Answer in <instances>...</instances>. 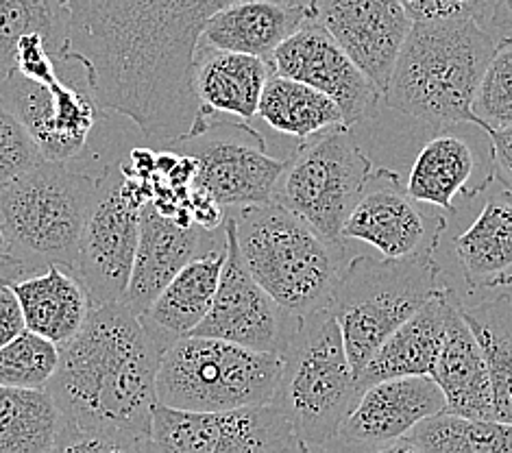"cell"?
Listing matches in <instances>:
<instances>
[{
    "label": "cell",
    "mask_w": 512,
    "mask_h": 453,
    "mask_svg": "<svg viewBox=\"0 0 512 453\" xmlns=\"http://www.w3.org/2000/svg\"><path fill=\"white\" fill-rule=\"evenodd\" d=\"M430 377L443 390L445 412L465 419L495 421L491 375L478 340L460 314V301L454 292L447 305L443 347Z\"/></svg>",
    "instance_id": "obj_22"
},
{
    "label": "cell",
    "mask_w": 512,
    "mask_h": 453,
    "mask_svg": "<svg viewBox=\"0 0 512 453\" xmlns=\"http://www.w3.org/2000/svg\"><path fill=\"white\" fill-rule=\"evenodd\" d=\"M22 305L27 329L53 345H64L75 338L94 308L90 292L64 266H46L11 284Z\"/></svg>",
    "instance_id": "obj_23"
},
{
    "label": "cell",
    "mask_w": 512,
    "mask_h": 453,
    "mask_svg": "<svg viewBox=\"0 0 512 453\" xmlns=\"http://www.w3.org/2000/svg\"><path fill=\"white\" fill-rule=\"evenodd\" d=\"M271 66L277 75L327 94L340 107L349 129L375 116L382 99L375 83L316 20L303 24L277 48Z\"/></svg>",
    "instance_id": "obj_16"
},
{
    "label": "cell",
    "mask_w": 512,
    "mask_h": 453,
    "mask_svg": "<svg viewBox=\"0 0 512 453\" xmlns=\"http://www.w3.org/2000/svg\"><path fill=\"white\" fill-rule=\"evenodd\" d=\"M164 351L123 301L94 305L81 332L59 345L46 393L85 430L149 445Z\"/></svg>",
    "instance_id": "obj_2"
},
{
    "label": "cell",
    "mask_w": 512,
    "mask_h": 453,
    "mask_svg": "<svg viewBox=\"0 0 512 453\" xmlns=\"http://www.w3.org/2000/svg\"><path fill=\"white\" fill-rule=\"evenodd\" d=\"M373 175L371 157L349 127H334L303 140L286 159L273 201L336 247H345L343 227Z\"/></svg>",
    "instance_id": "obj_9"
},
{
    "label": "cell",
    "mask_w": 512,
    "mask_h": 453,
    "mask_svg": "<svg viewBox=\"0 0 512 453\" xmlns=\"http://www.w3.org/2000/svg\"><path fill=\"white\" fill-rule=\"evenodd\" d=\"M231 218L247 271L288 314L303 318L332 308L347 266L345 247L275 201L240 207Z\"/></svg>",
    "instance_id": "obj_4"
},
{
    "label": "cell",
    "mask_w": 512,
    "mask_h": 453,
    "mask_svg": "<svg viewBox=\"0 0 512 453\" xmlns=\"http://www.w3.org/2000/svg\"><path fill=\"white\" fill-rule=\"evenodd\" d=\"M234 0H70L68 64L85 70L99 107L146 140L173 144L197 127L192 61L205 20ZM312 7L314 0H295Z\"/></svg>",
    "instance_id": "obj_1"
},
{
    "label": "cell",
    "mask_w": 512,
    "mask_h": 453,
    "mask_svg": "<svg viewBox=\"0 0 512 453\" xmlns=\"http://www.w3.org/2000/svg\"><path fill=\"white\" fill-rule=\"evenodd\" d=\"M445 408L443 390L430 375L386 379L364 390L329 447L338 453H371L404 440Z\"/></svg>",
    "instance_id": "obj_18"
},
{
    "label": "cell",
    "mask_w": 512,
    "mask_h": 453,
    "mask_svg": "<svg viewBox=\"0 0 512 453\" xmlns=\"http://www.w3.org/2000/svg\"><path fill=\"white\" fill-rule=\"evenodd\" d=\"M282 360L273 403L308 447H329L362 397L332 310L303 316Z\"/></svg>",
    "instance_id": "obj_7"
},
{
    "label": "cell",
    "mask_w": 512,
    "mask_h": 453,
    "mask_svg": "<svg viewBox=\"0 0 512 453\" xmlns=\"http://www.w3.org/2000/svg\"><path fill=\"white\" fill-rule=\"evenodd\" d=\"M454 244L467 286L489 290L512 286V192H493Z\"/></svg>",
    "instance_id": "obj_26"
},
{
    "label": "cell",
    "mask_w": 512,
    "mask_h": 453,
    "mask_svg": "<svg viewBox=\"0 0 512 453\" xmlns=\"http://www.w3.org/2000/svg\"><path fill=\"white\" fill-rule=\"evenodd\" d=\"M495 46L480 22H414L384 94L386 105L432 129H482L473 101Z\"/></svg>",
    "instance_id": "obj_3"
},
{
    "label": "cell",
    "mask_w": 512,
    "mask_h": 453,
    "mask_svg": "<svg viewBox=\"0 0 512 453\" xmlns=\"http://www.w3.org/2000/svg\"><path fill=\"white\" fill-rule=\"evenodd\" d=\"M225 264L210 314L194 329L192 336L218 338L253 351L284 355L295 338L301 318L288 314L251 277L242 262L236 223L231 214L225 220Z\"/></svg>",
    "instance_id": "obj_13"
},
{
    "label": "cell",
    "mask_w": 512,
    "mask_h": 453,
    "mask_svg": "<svg viewBox=\"0 0 512 453\" xmlns=\"http://www.w3.org/2000/svg\"><path fill=\"white\" fill-rule=\"evenodd\" d=\"M310 20L314 7L295 0H234L205 20L199 44L271 61L277 48Z\"/></svg>",
    "instance_id": "obj_21"
},
{
    "label": "cell",
    "mask_w": 512,
    "mask_h": 453,
    "mask_svg": "<svg viewBox=\"0 0 512 453\" xmlns=\"http://www.w3.org/2000/svg\"><path fill=\"white\" fill-rule=\"evenodd\" d=\"M432 205L412 199L399 173L377 168L343 227L345 240H360L388 260L434 257L447 218Z\"/></svg>",
    "instance_id": "obj_14"
},
{
    "label": "cell",
    "mask_w": 512,
    "mask_h": 453,
    "mask_svg": "<svg viewBox=\"0 0 512 453\" xmlns=\"http://www.w3.org/2000/svg\"><path fill=\"white\" fill-rule=\"evenodd\" d=\"M449 290L434 257L380 260L358 255L347 262L329 310L343 334L356 379L395 329Z\"/></svg>",
    "instance_id": "obj_6"
},
{
    "label": "cell",
    "mask_w": 512,
    "mask_h": 453,
    "mask_svg": "<svg viewBox=\"0 0 512 453\" xmlns=\"http://www.w3.org/2000/svg\"><path fill=\"white\" fill-rule=\"evenodd\" d=\"M371 453H421V449H417V447L410 443L408 438H404V440H397V443H393V445H386L382 449H375Z\"/></svg>",
    "instance_id": "obj_42"
},
{
    "label": "cell",
    "mask_w": 512,
    "mask_h": 453,
    "mask_svg": "<svg viewBox=\"0 0 512 453\" xmlns=\"http://www.w3.org/2000/svg\"><path fill=\"white\" fill-rule=\"evenodd\" d=\"M64 425L46 390L0 386V453H48Z\"/></svg>",
    "instance_id": "obj_30"
},
{
    "label": "cell",
    "mask_w": 512,
    "mask_h": 453,
    "mask_svg": "<svg viewBox=\"0 0 512 453\" xmlns=\"http://www.w3.org/2000/svg\"><path fill=\"white\" fill-rule=\"evenodd\" d=\"M0 99L22 122L46 162H70L77 157L88 144L99 114V103L90 90L64 79L42 85L16 70L0 81Z\"/></svg>",
    "instance_id": "obj_15"
},
{
    "label": "cell",
    "mask_w": 512,
    "mask_h": 453,
    "mask_svg": "<svg viewBox=\"0 0 512 453\" xmlns=\"http://www.w3.org/2000/svg\"><path fill=\"white\" fill-rule=\"evenodd\" d=\"M308 445L275 403L184 412L157 403L149 453H303Z\"/></svg>",
    "instance_id": "obj_10"
},
{
    "label": "cell",
    "mask_w": 512,
    "mask_h": 453,
    "mask_svg": "<svg viewBox=\"0 0 512 453\" xmlns=\"http://www.w3.org/2000/svg\"><path fill=\"white\" fill-rule=\"evenodd\" d=\"M27 332V318L11 286L0 290V349Z\"/></svg>",
    "instance_id": "obj_38"
},
{
    "label": "cell",
    "mask_w": 512,
    "mask_h": 453,
    "mask_svg": "<svg viewBox=\"0 0 512 453\" xmlns=\"http://www.w3.org/2000/svg\"><path fill=\"white\" fill-rule=\"evenodd\" d=\"M312 7L314 20L384 96L414 24L401 0H314Z\"/></svg>",
    "instance_id": "obj_17"
},
{
    "label": "cell",
    "mask_w": 512,
    "mask_h": 453,
    "mask_svg": "<svg viewBox=\"0 0 512 453\" xmlns=\"http://www.w3.org/2000/svg\"><path fill=\"white\" fill-rule=\"evenodd\" d=\"M473 114L484 133L512 127V35H504L495 46L475 94Z\"/></svg>",
    "instance_id": "obj_34"
},
{
    "label": "cell",
    "mask_w": 512,
    "mask_h": 453,
    "mask_svg": "<svg viewBox=\"0 0 512 453\" xmlns=\"http://www.w3.org/2000/svg\"><path fill=\"white\" fill-rule=\"evenodd\" d=\"M258 116L268 127L301 142L327 129L345 127L343 112L327 94L277 72L266 81Z\"/></svg>",
    "instance_id": "obj_28"
},
{
    "label": "cell",
    "mask_w": 512,
    "mask_h": 453,
    "mask_svg": "<svg viewBox=\"0 0 512 453\" xmlns=\"http://www.w3.org/2000/svg\"><path fill=\"white\" fill-rule=\"evenodd\" d=\"M142 207L127 188L123 168H105L72 271L94 305L118 303L125 297L140 242Z\"/></svg>",
    "instance_id": "obj_12"
},
{
    "label": "cell",
    "mask_w": 512,
    "mask_h": 453,
    "mask_svg": "<svg viewBox=\"0 0 512 453\" xmlns=\"http://www.w3.org/2000/svg\"><path fill=\"white\" fill-rule=\"evenodd\" d=\"M225 255V249H218L181 268L162 290V295L155 299L149 312L142 316L144 325L164 347L184 336H192L194 329L210 314Z\"/></svg>",
    "instance_id": "obj_25"
},
{
    "label": "cell",
    "mask_w": 512,
    "mask_h": 453,
    "mask_svg": "<svg viewBox=\"0 0 512 453\" xmlns=\"http://www.w3.org/2000/svg\"><path fill=\"white\" fill-rule=\"evenodd\" d=\"M218 249H225V225L216 231L197 225L186 227L146 203L140 216L136 260L123 303L142 318L181 268Z\"/></svg>",
    "instance_id": "obj_19"
},
{
    "label": "cell",
    "mask_w": 512,
    "mask_h": 453,
    "mask_svg": "<svg viewBox=\"0 0 512 453\" xmlns=\"http://www.w3.org/2000/svg\"><path fill=\"white\" fill-rule=\"evenodd\" d=\"M99 190V177L70 166L44 162L0 188V227L9 260L22 277L35 268L75 271L85 220Z\"/></svg>",
    "instance_id": "obj_5"
},
{
    "label": "cell",
    "mask_w": 512,
    "mask_h": 453,
    "mask_svg": "<svg viewBox=\"0 0 512 453\" xmlns=\"http://www.w3.org/2000/svg\"><path fill=\"white\" fill-rule=\"evenodd\" d=\"M497 31L504 35H512V0H497L493 14L489 18Z\"/></svg>",
    "instance_id": "obj_40"
},
{
    "label": "cell",
    "mask_w": 512,
    "mask_h": 453,
    "mask_svg": "<svg viewBox=\"0 0 512 453\" xmlns=\"http://www.w3.org/2000/svg\"><path fill=\"white\" fill-rule=\"evenodd\" d=\"M11 284H14V279H11L9 275H3V273H0V290L7 288V286H11Z\"/></svg>",
    "instance_id": "obj_44"
},
{
    "label": "cell",
    "mask_w": 512,
    "mask_h": 453,
    "mask_svg": "<svg viewBox=\"0 0 512 453\" xmlns=\"http://www.w3.org/2000/svg\"><path fill=\"white\" fill-rule=\"evenodd\" d=\"M460 314L484 353L495 421L512 425V297L504 295L471 308L460 303Z\"/></svg>",
    "instance_id": "obj_31"
},
{
    "label": "cell",
    "mask_w": 512,
    "mask_h": 453,
    "mask_svg": "<svg viewBox=\"0 0 512 453\" xmlns=\"http://www.w3.org/2000/svg\"><path fill=\"white\" fill-rule=\"evenodd\" d=\"M303 453H338L332 447H308Z\"/></svg>",
    "instance_id": "obj_43"
},
{
    "label": "cell",
    "mask_w": 512,
    "mask_h": 453,
    "mask_svg": "<svg viewBox=\"0 0 512 453\" xmlns=\"http://www.w3.org/2000/svg\"><path fill=\"white\" fill-rule=\"evenodd\" d=\"M0 273L9 275L14 281L20 279V273L16 271L14 266H11V260H9V244H7L3 227H0Z\"/></svg>",
    "instance_id": "obj_41"
},
{
    "label": "cell",
    "mask_w": 512,
    "mask_h": 453,
    "mask_svg": "<svg viewBox=\"0 0 512 453\" xmlns=\"http://www.w3.org/2000/svg\"><path fill=\"white\" fill-rule=\"evenodd\" d=\"M273 72L271 61L266 59L216 51L199 44L190 79L194 101L199 107V122L192 136L186 138L199 136L221 122L218 116L223 114L236 116L240 122H251L258 116L262 92Z\"/></svg>",
    "instance_id": "obj_20"
},
{
    "label": "cell",
    "mask_w": 512,
    "mask_h": 453,
    "mask_svg": "<svg viewBox=\"0 0 512 453\" xmlns=\"http://www.w3.org/2000/svg\"><path fill=\"white\" fill-rule=\"evenodd\" d=\"M44 162L38 146L31 140L22 122L0 99V188L20 179Z\"/></svg>",
    "instance_id": "obj_35"
},
{
    "label": "cell",
    "mask_w": 512,
    "mask_h": 453,
    "mask_svg": "<svg viewBox=\"0 0 512 453\" xmlns=\"http://www.w3.org/2000/svg\"><path fill=\"white\" fill-rule=\"evenodd\" d=\"M491 146L493 179L502 183V188L512 192V127L486 133Z\"/></svg>",
    "instance_id": "obj_39"
},
{
    "label": "cell",
    "mask_w": 512,
    "mask_h": 453,
    "mask_svg": "<svg viewBox=\"0 0 512 453\" xmlns=\"http://www.w3.org/2000/svg\"><path fill=\"white\" fill-rule=\"evenodd\" d=\"M197 164L194 188L210 192L225 210L271 203L286 159L266 153L262 133L249 122H216L194 138L168 146Z\"/></svg>",
    "instance_id": "obj_11"
},
{
    "label": "cell",
    "mask_w": 512,
    "mask_h": 453,
    "mask_svg": "<svg viewBox=\"0 0 512 453\" xmlns=\"http://www.w3.org/2000/svg\"><path fill=\"white\" fill-rule=\"evenodd\" d=\"M70 0H0V81L14 70L16 46L27 35H42L59 64H68Z\"/></svg>",
    "instance_id": "obj_29"
},
{
    "label": "cell",
    "mask_w": 512,
    "mask_h": 453,
    "mask_svg": "<svg viewBox=\"0 0 512 453\" xmlns=\"http://www.w3.org/2000/svg\"><path fill=\"white\" fill-rule=\"evenodd\" d=\"M59 347L33 332H24L0 349V386L46 390L57 371Z\"/></svg>",
    "instance_id": "obj_33"
},
{
    "label": "cell",
    "mask_w": 512,
    "mask_h": 453,
    "mask_svg": "<svg viewBox=\"0 0 512 453\" xmlns=\"http://www.w3.org/2000/svg\"><path fill=\"white\" fill-rule=\"evenodd\" d=\"M421 453H512V425L441 412L406 436Z\"/></svg>",
    "instance_id": "obj_32"
},
{
    "label": "cell",
    "mask_w": 512,
    "mask_h": 453,
    "mask_svg": "<svg viewBox=\"0 0 512 453\" xmlns=\"http://www.w3.org/2000/svg\"><path fill=\"white\" fill-rule=\"evenodd\" d=\"M497 0H401L412 22L471 20L491 18Z\"/></svg>",
    "instance_id": "obj_36"
},
{
    "label": "cell",
    "mask_w": 512,
    "mask_h": 453,
    "mask_svg": "<svg viewBox=\"0 0 512 453\" xmlns=\"http://www.w3.org/2000/svg\"><path fill=\"white\" fill-rule=\"evenodd\" d=\"M282 355L234 342L184 336L168 345L157 373V403L184 412H227L273 403Z\"/></svg>",
    "instance_id": "obj_8"
},
{
    "label": "cell",
    "mask_w": 512,
    "mask_h": 453,
    "mask_svg": "<svg viewBox=\"0 0 512 453\" xmlns=\"http://www.w3.org/2000/svg\"><path fill=\"white\" fill-rule=\"evenodd\" d=\"M449 297L451 290L447 295L423 305L417 314L382 342L358 375L362 393L373 384L386 382V379L432 375L445 338Z\"/></svg>",
    "instance_id": "obj_24"
},
{
    "label": "cell",
    "mask_w": 512,
    "mask_h": 453,
    "mask_svg": "<svg viewBox=\"0 0 512 453\" xmlns=\"http://www.w3.org/2000/svg\"><path fill=\"white\" fill-rule=\"evenodd\" d=\"M123 449H149V445L129 443V440H120L103 432L85 430V427L66 419L62 434L48 453H114Z\"/></svg>",
    "instance_id": "obj_37"
},
{
    "label": "cell",
    "mask_w": 512,
    "mask_h": 453,
    "mask_svg": "<svg viewBox=\"0 0 512 453\" xmlns=\"http://www.w3.org/2000/svg\"><path fill=\"white\" fill-rule=\"evenodd\" d=\"M475 153L471 146L451 133H441L423 146L408 177V194L436 210L456 214L458 194L475 197L469 181L475 175Z\"/></svg>",
    "instance_id": "obj_27"
}]
</instances>
